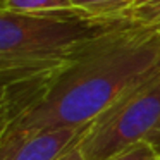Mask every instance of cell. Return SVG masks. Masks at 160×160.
Returning <instances> with one entry per match:
<instances>
[{
	"instance_id": "cell-1",
	"label": "cell",
	"mask_w": 160,
	"mask_h": 160,
	"mask_svg": "<svg viewBox=\"0 0 160 160\" xmlns=\"http://www.w3.org/2000/svg\"><path fill=\"white\" fill-rule=\"evenodd\" d=\"M160 74V29L126 16L43 78L2 86L0 148L36 132L83 128Z\"/></svg>"
},
{
	"instance_id": "cell-2",
	"label": "cell",
	"mask_w": 160,
	"mask_h": 160,
	"mask_svg": "<svg viewBox=\"0 0 160 160\" xmlns=\"http://www.w3.org/2000/svg\"><path fill=\"white\" fill-rule=\"evenodd\" d=\"M124 19L126 16H91L74 7L26 14L0 11L2 86L50 74L90 40Z\"/></svg>"
},
{
	"instance_id": "cell-3",
	"label": "cell",
	"mask_w": 160,
	"mask_h": 160,
	"mask_svg": "<svg viewBox=\"0 0 160 160\" xmlns=\"http://www.w3.org/2000/svg\"><path fill=\"white\" fill-rule=\"evenodd\" d=\"M139 141L150 143L160 155V74L93 121L79 148L84 160H110Z\"/></svg>"
},
{
	"instance_id": "cell-4",
	"label": "cell",
	"mask_w": 160,
	"mask_h": 160,
	"mask_svg": "<svg viewBox=\"0 0 160 160\" xmlns=\"http://www.w3.org/2000/svg\"><path fill=\"white\" fill-rule=\"evenodd\" d=\"M93 122L83 128H57L36 132L7 148H0V160H57L83 139Z\"/></svg>"
},
{
	"instance_id": "cell-5",
	"label": "cell",
	"mask_w": 160,
	"mask_h": 160,
	"mask_svg": "<svg viewBox=\"0 0 160 160\" xmlns=\"http://www.w3.org/2000/svg\"><path fill=\"white\" fill-rule=\"evenodd\" d=\"M71 4L74 9L86 14L114 18V16H124V12L132 7L134 0H71Z\"/></svg>"
},
{
	"instance_id": "cell-6",
	"label": "cell",
	"mask_w": 160,
	"mask_h": 160,
	"mask_svg": "<svg viewBox=\"0 0 160 160\" xmlns=\"http://www.w3.org/2000/svg\"><path fill=\"white\" fill-rule=\"evenodd\" d=\"M72 9L71 0H0V11L9 12H45Z\"/></svg>"
},
{
	"instance_id": "cell-7",
	"label": "cell",
	"mask_w": 160,
	"mask_h": 160,
	"mask_svg": "<svg viewBox=\"0 0 160 160\" xmlns=\"http://www.w3.org/2000/svg\"><path fill=\"white\" fill-rule=\"evenodd\" d=\"M129 19L145 24H153L160 29V4H148V5H138L131 7L129 11L124 12Z\"/></svg>"
},
{
	"instance_id": "cell-8",
	"label": "cell",
	"mask_w": 160,
	"mask_h": 160,
	"mask_svg": "<svg viewBox=\"0 0 160 160\" xmlns=\"http://www.w3.org/2000/svg\"><path fill=\"white\" fill-rule=\"evenodd\" d=\"M158 153L153 148L150 143L146 141H139L138 145L131 146V148L124 150L122 153L112 157L110 160H157L158 158Z\"/></svg>"
},
{
	"instance_id": "cell-9",
	"label": "cell",
	"mask_w": 160,
	"mask_h": 160,
	"mask_svg": "<svg viewBox=\"0 0 160 160\" xmlns=\"http://www.w3.org/2000/svg\"><path fill=\"white\" fill-rule=\"evenodd\" d=\"M57 160H84L83 153H81V148H79V143L74 145L72 148H69L64 155H60Z\"/></svg>"
},
{
	"instance_id": "cell-10",
	"label": "cell",
	"mask_w": 160,
	"mask_h": 160,
	"mask_svg": "<svg viewBox=\"0 0 160 160\" xmlns=\"http://www.w3.org/2000/svg\"><path fill=\"white\" fill-rule=\"evenodd\" d=\"M148 4H160V0H134L132 7H138V5H148Z\"/></svg>"
},
{
	"instance_id": "cell-11",
	"label": "cell",
	"mask_w": 160,
	"mask_h": 160,
	"mask_svg": "<svg viewBox=\"0 0 160 160\" xmlns=\"http://www.w3.org/2000/svg\"><path fill=\"white\" fill-rule=\"evenodd\" d=\"M157 160H160V157H158V158H157Z\"/></svg>"
}]
</instances>
